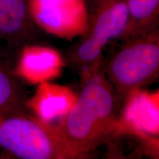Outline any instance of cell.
<instances>
[{
    "mask_svg": "<svg viewBox=\"0 0 159 159\" xmlns=\"http://www.w3.org/2000/svg\"><path fill=\"white\" fill-rule=\"evenodd\" d=\"M35 25L28 0H0V41L19 52L24 47L44 42Z\"/></svg>",
    "mask_w": 159,
    "mask_h": 159,
    "instance_id": "cell-6",
    "label": "cell"
},
{
    "mask_svg": "<svg viewBox=\"0 0 159 159\" xmlns=\"http://www.w3.org/2000/svg\"><path fill=\"white\" fill-rule=\"evenodd\" d=\"M0 148L22 159L87 156L66 142L55 125L41 120L27 108L0 116Z\"/></svg>",
    "mask_w": 159,
    "mask_h": 159,
    "instance_id": "cell-2",
    "label": "cell"
},
{
    "mask_svg": "<svg viewBox=\"0 0 159 159\" xmlns=\"http://www.w3.org/2000/svg\"><path fill=\"white\" fill-rule=\"evenodd\" d=\"M63 57L55 49L41 44L24 47L19 51L15 72L22 80L39 84L61 75Z\"/></svg>",
    "mask_w": 159,
    "mask_h": 159,
    "instance_id": "cell-8",
    "label": "cell"
},
{
    "mask_svg": "<svg viewBox=\"0 0 159 159\" xmlns=\"http://www.w3.org/2000/svg\"><path fill=\"white\" fill-rule=\"evenodd\" d=\"M82 83L76 102L55 126L69 144L88 155L117 133L121 103L101 66Z\"/></svg>",
    "mask_w": 159,
    "mask_h": 159,
    "instance_id": "cell-1",
    "label": "cell"
},
{
    "mask_svg": "<svg viewBox=\"0 0 159 159\" xmlns=\"http://www.w3.org/2000/svg\"><path fill=\"white\" fill-rule=\"evenodd\" d=\"M18 52L0 54V116L27 108V91L15 72Z\"/></svg>",
    "mask_w": 159,
    "mask_h": 159,
    "instance_id": "cell-10",
    "label": "cell"
},
{
    "mask_svg": "<svg viewBox=\"0 0 159 159\" xmlns=\"http://www.w3.org/2000/svg\"><path fill=\"white\" fill-rule=\"evenodd\" d=\"M128 22L121 41L159 29V0H126Z\"/></svg>",
    "mask_w": 159,
    "mask_h": 159,
    "instance_id": "cell-11",
    "label": "cell"
},
{
    "mask_svg": "<svg viewBox=\"0 0 159 159\" xmlns=\"http://www.w3.org/2000/svg\"><path fill=\"white\" fill-rule=\"evenodd\" d=\"M32 18L43 33L71 41L89 29L87 0H28Z\"/></svg>",
    "mask_w": 159,
    "mask_h": 159,
    "instance_id": "cell-5",
    "label": "cell"
},
{
    "mask_svg": "<svg viewBox=\"0 0 159 159\" xmlns=\"http://www.w3.org/2000/svg\"><path fill=\"white\" fill-rule=\"evenodd\" d=\"M101 69L120 103L133 91L156 82L159 75V29L123 40Z\"/></svg>",
    "mask_w": 159,
    "mask_h": 159,
    "instance_id": "cell-4",
    "label": "cell"
},
{
    "mask_svg": "<svg viewBox=\"0 0 159 159\" xmlns=\"http://www.w3.org/2000/svg\"><path fill=\"white\" fill-rule=\"evenodd\" d=\"M77 97L68 87L43 82L39 83L35 94L27 98L26 107L41 120L52 124L66 116Z\"/></svg>",
    "mask_w": 159,
    "mask_h": 159,
    "instance_id": "cell-9",
    "label": "cell"
},
{
    "mask_svg": "<svg viewBox=\"0 0 159 159\" xmlns=\"http://www.w3.org/2000/svg\"><path fill=\"white\" fill-rule=\"evenodd\" d=\"M7 50H13V49H10L8 47H7V46L5 44V43H3L2 41H0V54H2V53L5 52Z\"/></svg>",
    "mask_w": 159,
    "mask_h": 159,
    "instance_id": "cell-12",
    "label": "cell"
},
{
    "mask_svg": "<svg viewBox=\"0 0 159 159\" xmlns=\"http://www.w3.org/2000/svg\"><path fill=\"white\" fill-rule=\"evenodd\" d=\"M122 116L119 119L118 132L134 131L156 138L159 132L158 92L133 91L125 99Z\"/></svg>",
    "mask_w": 159,
    "mask_h": 159,
    "instance_id": "cell-7",
    "label": "cell"
},
{
    "mask_svg": "<svg viewBox=\"0 0 159 159\" xmlns=\"http://www.w3.org/2000/svg\"><path fill=\"white\" fill-rule=\"evenodd\" d=\"M89 29L69 47L66 62L78 71L82 82L98 70L105 47L119 39L128 22L126 0H87Z\"/></svg>",
    "mask_w": 159,
    "mask_h": 159,
    "instance_id": "cell-3",
    "label": "cell"
}]
</instances>
